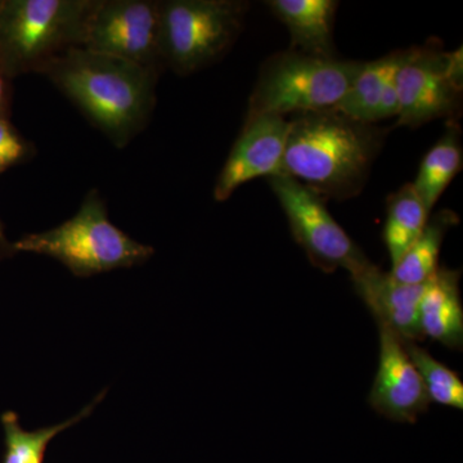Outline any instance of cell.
<instances>
[{"instance_id":"e0dca14e","label":"cell","mask_w":463,"mask_h":463,"mask_svg":"<svg viewBox=\"0 0 463 463\" xmlns=\"http://www.w3.org/2000/svg\"><path fill=\"white\" fill-rule=\"evenodd\" d=\"M446 133L422 158L414 190L431 213L450 182L462 167L463 155L458 125L449 123Z\"/></svg>"},{"instance_id":"7402d4cb","label":"cell","mask_w":463,"mask_h":463,"mask_svg":"<svg viewBox=\"0 0 463 463\" xmlns=\"http://www.w3.org/2000/svg\"><path fill=\"white\" fill-rule=\"evenodd\" d=\"M12 79L0 67V118H9L12 99Z\"/></svg>"},{"instance_id":"603a6c76","label":"cell","mask_w":463,"mask_h":463,"mask_svg":"<svg viewBox=\"0 0 463 463\" xmlns=\"http://www.w3.org/2000/svg\"><path fill=\"white\" fill-rule=\"evenodd\" d=\"M14 254H16V250H14V243L5 236V227L0 221V260L14 257Z\"/></svg>"},{"instance_id":"d6986e66","label":"cell","mask_w":463,"mask_h":463,"mask_svg":"<svg viewBox=\"0 0 463 463\" xmlns=\"http://www.w3.org/2000/svg\"><path fill=\"white\" fill-rule=\"evenodd\" d=\"M430 212L423 205L412 183L404 184L388 200V215L383 228V241L389 251L392 267L401 260L405 251L425 230Z\"/></svg>"},{"instance_id":"8992f818","label":"cell","mask_w":463,"mask_h":463,"mask_svg":"<svg viewBox=\"0 0 463 463\" xmlns=\"http://www.w3.org/2000/svg\"><path fill=\"white\" fill-rule=\"evenodd\" d=\"M248 8L239 0L160 2L164 67L184 76L212 65L240 35Z\"/></svg>"},{"instance_id":"ffe728a7","label":"cell","mask_w":463,"mask_h":463,"mask_svg":"<svg viewBox=\"0 0 463 463\" xmlns=\"http://www.w3.org/2000/svg\"><path fill=\"white\" fill-rule=\"evenodd\" d=\"M403 343L411 361L421 376L430 402L463 410V383L458 374L438 362L430 353L417 346L416 343Z\"/></svg>"},{"instance_id":"5bb4252c","label":"cell","mask_w":463,"mask_h":463,"mask_svg":"<svg viewBox=\"0 0 463 463\" xmlns=\"http://www.w3.org/2000/svg\"><path fill=\"white\" fill-rule=\"evenodd\" d=\"M420 325L423 336L449 349H462L463 307L458 270L438 268L426 282L420 301Z\"/></svg>"},{"instance_id":"30bf717a","label":"cell","mask_w":463,"mask_h":463,"mask_svg":"<svg viewBox=\"0 0 463 463\" xmlns=\"http://www.w3.org/2000/svg\"><path fill=\"white\" fill-rule=\"evenodd\" d=\"M288 133L289 120L282 116L246 118L242 132L216 181L215 200L223 203L237 188L254 179L285 174Z\"/></svg>"},{"instance_id":"2e32d148","label":"cell","mask_w":463,"mask_h":463,"mask_svg":"<svg viewBox=\"0 0 463 463\" xmlns=\"http://www.w3.org/2000/svg\"><path fill=\"white\" fill-rule=\"evenodd\" d=\"M108 390L102 392L83 408L76 416L66 420L65 422L57 425L44 426L33 431H27L21 426L20 417L16 412L3 413L0 417L3 431H5V455L2 463H44L47 455L48 446L57 435L67 430L81 420L87 419L93 413L97 407L105 398Z\"/></svg>"},{"instance_id":"9c48e42d","label":"cell","mask_w":463,"mask_h":463,"mask_svg":"<svg viewBox=\"0 0 463 463\" xmlns=\"http://www.w3.org/2000/svg\"><path fill=\"white\" fill-rule=\"evenodd\" d=\"M81 48L161 72L160 2L96 0Z\"/></svg>"},{"instance_id":"7a4b0ae2","label":"cell","mask_w":463,"mask_h":463,"mask_svg":"<svg viewBox=\"0 0 463 463\" xmlns=\"http://www.w3.org/2000/svg\"><path fill=\"white\" fill-rule=\"evenodd\" d=\"M385 132L334 109L294 115L289 120L285 174L325 200L361 194Z\"/></svg>"},{"instance_id":"52a82bcc","label":"cell","mask_w":463,"mask_h":463,"mask_svg":"<svg viewBox=\"0 0 463 463\" xmlns=\"http://www.w3.org/2000/svg\"><path fill=\"white\" fill-rule=\"evenodd\" d=\"M462 50L438 44L404 51L397 72L399 112L395 127H421L439 118L449 123L462 109Z\"/></svg>"},{"instance_id":"ba28073f","label":"cell","mask_w":463,"mask_h":463,"mask_svg":"<svg viewBox=\"0 0 463 463\" xmlns=\"http://www.w3.org/2000/svg\"><path fill=\"white\" fill-rule=\"evenodd\" d=\"M285 212L292 237L315 267L326 273L346 269L355 276L371 261L332 218L325 200L288 174L268 179Z\"/></svg>"},{"instance_id":"9a60e30c","label":"cell","mask_w":463,"mask_h":463,"mask_svg":"<svg viewBox=\"0 0 463 463\" xmlns=\"http://www.w3.org/2000/svg\"><path fill=\"white\" fill-rule=\"evenodd\" d=\"M403 56L404 51H398L373 62L362 63L349 90L335 106V111L361 123H376L377 108L383 90L389 79L397 74Z\"/></svg>"},{"instance_id":"3957f363","label":"cell","mask_w":463,"mask_h":463,"mask_svg":"<svg viewBox=\"0 0 463 463\" xmlns=\"http://www.w3.org/2000/svg\"><path fill=\"white\" fill-rule=\"evenodd\" d=\"M16 252L56 259L75 277H87L145 264L155 249L128 236L109 219L99 192L91 190L80 209L53 230L30 233L14 242Z\"/></svg>"},{"instance_id":"6da1fadb","label":"cell","mask_w":463,"mask_h":463,"mask_svg":"<svg viewBox=\"0 0 463 463\" xmlns=\"http://www.w3.org/2000/svg\"><path fill=\"white\" fill-rule=\"evenodd\" d=\"M42 75L118 148L146 129L156 105L160 72L85 48L67 51Z\"/></svg>"},{"instance_id":"277c9868","label":"cell","mask_w":463,"mask_h":463,"mask_svg":"<svg viewBox=\"0 0 463 463\" xmlns=\"http://www.w3.org/2000/svg\"><path fill=\"white\" fill-rule=\"evenodd\" d=\"M96 0H2L0 67L9 79L38 72L83 45Z\"/></svg>"},{"instance_id":"5b68a950","label":"cell","mask_w":463,"mask_h":463,"mask_svg":"<svg viewBox=\"0 0 463 463\" xmlns=\"http://www.w3.org/2000/svg\"><path fill=\"white\" fill-rule=\"evenodd\" d=\"M362 62L309 56L298 51L270 57L250 97L248 116L306 114L334 109Z\"/></svg>"},{"instance_id":"44dd1931","label":"cell","mask_w":463,"mask_h":463,"mask_svg":"<svg viewBox=\"0 0 463 463\" xmlns=\"http://www.w3.org/2000/svg\"><path fill=\"white\" fill-rule=\"evenodd\" d=\"M33 154V146L17 132L8 118H0V174L24 163Z\"/></svg>"},{"instance_id":"7c38bea8","label":"cell","mask_w":463,"mask_h":463,"mask_svg":"<svg viewBox=\"0 0 463 463\" xmlns=\"http://www.w3.org/2000/svg\"><path fill=\"white\" fill-rule=\"evenodd\" d=\"M352 279L356 294L364 301L376 322L385 323L401 340L416 343L423 339L420 301L426 283L404 285L373 264L353 276Z\"/></svg>"},{"instance_id":"cb8c5ba5","label":"cell","mask_w":463,"mask_h":463,"mask_svg":"<svg viewBox=\"0 0 463 463\" xmlns=\"http://www.w3.org/2000/svg\"><path fill=\"white\" fill-rule=\"evenodd\" d=\"M0 5H2V0H0Z\"/></svg>"},{"instance_id":"ac0fdd59","label":"cell","mask_w":463,"mask_h":463,"mask_svg":"<svg viewBox=\"0 0 463 463\" xmlns=\"http://www.w3.org/2000/svg\"><path fill=\"white\" fill-rule=\"evenodd\" d=\"M458 223V216L450 210H441L429 218L425 230L392 268V279L404 285H423L439 268V255L447 232Z\"/></svg>"},{"instance_id":"8fae6325","label":"cell","mask_w":463,"mask_h":463,"mask_svg":"<svg viewBox=\"0 0 463 463\" xmlns=\"http://www.w3.org/2000/svg\"><path fill=\"white\" fill-rule=\"evenodd\" d=\"M380 334L379 370L368 403L392 421L414 423L431 403L421 376L411 361L404 343L383 322Z\"/></svg>"},{"instance_id":"4fadbf2b","label":"cell","mask_w":463,"mask_h":463,"mask_svg":"<svg viewBox=\"0 0 463 463\" xmlns=\"http://www.w3.org/2000/svg\"><path fill=\"white\" fill-rule=\"evenodd\" d=\"M267 5L288 27L292 48L309 56L335 58L334 24L339 3L334 0H270Z\"/></svg>"}]
</instances>
